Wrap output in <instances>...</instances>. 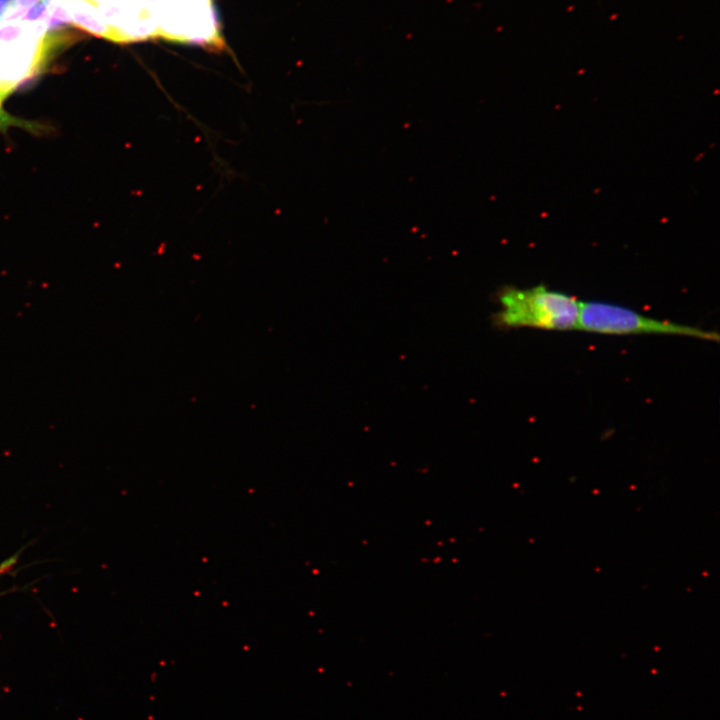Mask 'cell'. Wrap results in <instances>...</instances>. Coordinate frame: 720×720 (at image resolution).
<instances>
[{
    "label": "cell",
    "mask_w": 720,
    "mask_h": 720,
    "mask_svg": "<svg viewBox=\"0 0 720 720\" xmlns=\"http://www.w3.org/2000/svg\"><path fill=\"white\" fill-rule=\"evenodd\" d=\"M495 301L492 322L497 328L578 329L581 301L545 285L505 286L496 292Z\"/></svg>",
    "instance_id": "1"
},
{
    "label": "cell",
    "mask_w": 720,
    "mask_h": 720,
    "mask_svg": "<svg viewBox=\"0 0 720 720\" xmlns=\"http://www.w3.org/2000/svg\"><path fill=\"white\" fill-rule=\"evenodd\" d=\"M72 40L65 30L48 32L41 21L0 22V88L9 95L35 76L51 51Z\"/></svg>",
    "instance_id": "2"
},
{
    "label": "cell",
    "mask_w": 720,
    "mask_h": 720,
    "mask_svg": "<svg viewBox=\"0 0 720 720\" xmlns=\"http://www.w3.org/2000/svg\"><path fill=\"white\" fill-rule=\"evenodd\" d=\"M578 329L607 335L658 334L719 341L717 332L649 317L628 307L603 301L580 302Z\"/></svg>",
    "instance_id": "3"
},
{
    "label": "cell",
    "mask_w": 720,
    "mask_h": 720,
    "mask_svg": "<svg viewBox=\"0 0 720 720\" xmlns=\"http://www.w3.org/2000/svg\"><path fill=\"white\" fill-rule=\"evenodd\" d=\"M158 39L223 52L227 45L214 0H166Z\"/></svg>",
    "instance_id": "4"
},
{
    "label": "cell",
    "mask_w": 720,
    "mask_h": 720,
    "mask_svg": "<svg viewBox=\"0 0 720 720\" xmlns=\"http://www.w3.org/2000/svg\"><path fill=\"white\" fill-rule=\"evenodd\" d=\"M108 32L109 41L127 44L158 39L166 0H89Z\"/></svg>",
    "instance_id": "5"
},
{
    "label": "cell",
    "mask_w": 720,
    "mask_h": 720,
    "mask_svg": "<svg viewBox=\"0 0 720 720\" xmlns=\"http://www.w3.org/2000/svg\"><path fill=\"white\" fill-rule=\"evenodd\" d=\"M40 0H0V22L23 19Z\"/></svg>",
    "instance_id": "6"
},
{
    "label": "cell",
    "mask_w": 720,
    "mask_h": 720,
    "mask_svg": "<svg viewBox=\"0 0 720 720\" xmlns=\"http://www.w3.org/2000/svg\"><path fill=\"white\" fill-rule=\"evenodd\" d=\"M1 104H2V103H0V107H1Z\"/></svg>",
    "instance_id": "7"
}]
</instances>
